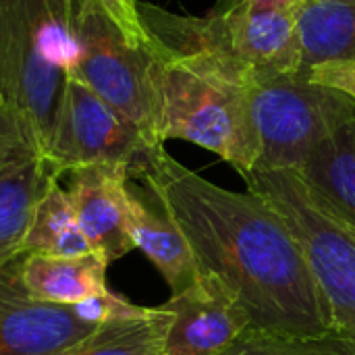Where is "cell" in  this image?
<instances>
[{
  "mask_svg": "<svg viewBox=\"0 0 355 355\" xmlns=\"http://www.w3.org/2000/svg\"><path fill=\"white\" fill-rule=\"evenodd\" d=\"M92 245L85 239L75 208L60 179L50 185V189L37 202L25 241L21 250L23 256H52V258H75L89 256Z\"/></svg>",
  "mask_w": 355,
  "mask_h": 355,
  "instance_id": "17",
  "label": "cell"
},
{
  "mask_svg": "<svg viewBox=\"0 0 355 355\" xmlns=\"http://www.w3.org/2000/svg\"><path fill=\"white\" fill-rule=\"evenodd\" d=\"M243 181L293 231L329 304L335 331L355 343V229L322 208L295 171L254 168Z\"/></svg>",
  "mask_w": 355,
  "mask_h": 355,
  "instance_id": "5",
  "label": "cell"
},
{
  "mask_svg": "<svg viewBox=\"0 0 355 355\" xmlns=\"http://www.w3.org/2000/svg\"><path fill=\"white\" fill-rule=\"evenodd\" d=\"M220 19L229 48L256 79L302 71L300 0H237Z\"/></svg>",
  "mask_w": 355,
  "mask_h": 355,
  "instance_id": "10",
  "label": "cell"
},
{
  "mask_svg": "<svg viewBox=\"0 0 355 355\" xmlns=\"http://www.w3.org/2000/svg\"><path fill=\"white\" fill-rule=\"evenodd\" d=\"M33 156L40 154L27 125L0 96V171Z\"/></svg>",
  "mask_w": 355,
  "mask_h": 355,
  "instance_id": "20",
  "label": "cell"
},
{
  "mask_svg": "<svg viewBox=\"0 0 355 355\" xmlns=\"http://www.w3.org/2000/svg\"><path fill=\"white\" fill-rule=\"evenodd\" d=\"M73 37L69 75L137 125L148 139L162 144L154 83L156 58L150 42H133L102 0H81Z\"/></svg>",
  "mask_w": 355,
  "mask_h": 355,
  "instance_id": "4",
  "label": "cell"
},
{
  "mask_svg": "<svg viewBox=\"0 0 355 355\" xmlns=\"http://www.w3.org/2000/svg\"><path fill=\"white\" fill-rule=\"evenodd\" d=\"M81 0H0V96L27 125L37 154L50 144L75 50Z\"/></svg>",
  "mask_w": 355,
  "mask_h": 355,
  "instance_id": "3",
  "label": "cell"
},
{
  "mask_svg": "<svg viewBox=\"0 0 355 355\" xmlns=\"http://www.w3.org/2000/svg\"><path fill=\"white\" fill-rule=\"evenodd\" d=\"M252 114L260 144L256 168L297 171L310 152L355 116V104L306 71L256 79Z\"/></svg>",
  "mask_w": 355,
  "mask_h": 355,
  "instance_id": "6",
  "label": "cell"
},
{
  "mask_svg": "<svg viewBox=\"0 0 355 355\" xmlns=\"http://www.w3.org/2000/svg\"><path fill=\"white\" fill-rule=\"evenodd\" d=\"M302 71L355 58V0H300Z\"/></svg>",
  "mask_w": 355,
  "mask_h": 355,
  "instance_id": "16",
  "label": "cell"
},
{
  "mask_svg": "<svg viewBox=\"0 0 355 355\" xmlns=\"http://www.w3.org/2000/svg\"><path fill=\"white\" fill-rule=\"evenodd\" d=\"M158 137L196 144L241 177L260 156L252 114L256 73L225 44L208 17H177L154 50Z\"/></svg>",
  "mask_w": 355,
  "mask_h": 355,
  "instance_id": "2",
  "label": "cell"
},
{
  "mask_svg": "<svg viewBox=\"0 0 355 355\" xmlns=\"http://www.w3.org/2000/svg\"><path fill=\"white\" fill-rule=\"evenodd\" d=\"M129 233L133 245L139 248L164 277L173 295L185 291L198 281L200 270L181 229L160 206L156 210L150 208L133 187L129 198Z\"/></svg>",
  "mask_w": 355,
  "mask_h": 355,
  "instance_id": "14",
  "label": "cell"
},
{
  "mask_svg": "<svg viewBox=\"0 0 355 355\" xmlns=\"http://www.w3.org/2000/svg\"><path fill=\"white\" fill-rule=\"evenodd\" d=\"M295 173L322 208L355 229V116L327 135Z\"/></svg>",
  "mask_w": 355,
  "mask_h": 355,
  "instance_id": "12",
  "label": "cell"
},
{
  "mask_svg": "<svg viewBox=\"0 0 355 355\" xmlns=\"http://www.w3.org/2000/svg\"><path fill=\"white\" fill-rule=\"evenodd\" d=\"M308 75L322 85L339 89L355 104V58L318 64V67L310 69Z\"/></svg>",
  "mask_w": 355,
  "mask_h": 355,
  "instance_id": "22",
  "label": "cell"
},
{
  "mask_svg": "<svg viewBox=\"0 0 355 355\" xmlns=\"http://www.w3.org/2000/svg\"><path fill=\"white\" fill-rule=\"evenodd\" d=\"M98 329L85 324L73 306L31 297L21 279V258L0 272V355H62Z\"/></svg>",
  "mask_w": 355,
  "mask_h": 355,
  "instance_id": "8",
  "label": "cell"
},
{
  "mask_svg": "<svg viewBox=\"0 0 355 355\" xmlns=\"http://www.w3.org/2000/svg\"><path fill=\"white\" fill-rule=\"evenodd\" d=\"M156 146L164 144L148 139L137 125L69 75L44 158L60 175L92 164H116L127 166L131 177Z\"/></svg>",
  "mask_w": 355,
  "mask_h": 355,
  "instance_id": "7",
  "label": "cell"
},
{
  "mask_svg": "<svg viewBox=\"0 0 355 355\" xmlns=\"http://www.w3.org/2000/svg\"><path fill=\"white\" fill-rule=\"evenodd\" d=\"M75 314L85 322V324H92V327H104L108 322H114V320H125V318H133V316H139L146 308L141 306H135L131 302H127L125 297L116 295V293H110L108 289L100 295H92L79 304L73 306Z\"/></svg>",
  "mask_w": 355,
  "mask_h": 355,
  "instance_id": "21",
  "label": "cell"
},
{
  "mask_svg": "<svg viewBox=\"0 0 355 355\" xmlns=\"http://www.w3.org/2000/svg\"><path fill=\"white\" fill-rule=\"evenodd\" d=\"M58 179L60 171L44 156L0 171V272L21 258L33 210Z\"/></svg>",
  "mask_w": 355,
  "mask_h": 355,
  "instance_id": "13",
  "label": "cell"
},
{
  "mask_svg": "<svg viewBox=\"0 0 355 355\" xmlns=\"http://www.w3.org/2000/svg\"><path fill=\"white\" fill-rule=\"evenodd\" d=\"M235 2H237V0H216L210 12H214V15H223V12H227Z\"/></svg>",
  "mask_w": 355,
  "mask_h": 355,
  "instance_id": "24",
  "label": "cell"
},
{
  "mask_svg": "<svg viewBox=\"0 0 355 355\" xmlns=\"http://www.w3.org/2000/svg\"><path fill=\"white\" fill-rule=\"evenodd\" d=\"M223 355H355V343L337 331L320 337H291L250 329Z\"/></svg>",
  "mask_w": 355,
  "mask_h": 355,
  "instance_id": "19",
  "label": "cell"
},
{
  "mask_svg": "<svg viewBox=\"0 0 355 355\" xmlns=\"http://www.w3.org/2000/svg\"><path fill=\"white\" fill-rule=\"evenodd\" d=\"M164 308L171 312L164 355H223L252 329L239 300L214 275H200Z\"/></svg>",
  "mask_w": 355,
  "mask_h": 355,
  "instance_id": "9",
  "label": "cell"
},
{
  "mask_svg": "<svg viewBox=\"0 0 355 355\" xmlns=\"http://www.w3.org/2000/svg\"><path fill=\"white\" fill-rule=\"evenodd\" d=\"M67 193L92 252L112 264L135 250L129 233V168L92 164L64 173Z\"/></svg>",
  "mask_w": 355,
  "mask_h": 355,
  "instance_id": "11",
  "label": "cell"
},
{
  "mask_svg": "<svg viewBox=\"0 0 355 355\" xmlns=\"http://www.w3.org/2000/svg\"><path fill=\"white\" fill-rule=\"evenodd\" d=\"M171 312L146 308L139 316L100 327L92 337L62 355H164Z\"/></svg>",
  "mask_w": 355,
  "mask_h": 355,
  "instance_id": "18",
  "label": "cell"
},
{
  "mask_svg": "<svg viewBox=\"0 0 355 355\" xmlns=\"http://www.w3.org/2000/svg\"><path fill=\"white\" fill-rule=\"evenodd\" d=\"M137 2L139 0H102L110 17L121 25V29L137 44H146L148 35L144 31V25L139 21L137 12Z\"/></svg>",
  "mask_w": 355,
  "mask_h": 355,
  "instance_id": "23",
  "label": "cell"
},
{
  "mask_svg": "<svg viewBox=\"0 0 355 355\" xmlns=\"http://www.w3.org/2000/svg\"><path fill=\"white\" fill-rule=\"evenodd\" d=\"M106 268L96 254L75 258L23 256L21 279L31 297L40 302L75 306L106 291Z\"/></svg>",
  "mask_w": 355,
  "mask_h": 355,
  "instance_id": "15",
  "label": "cell"
},
{
  "mask_svg": "<svg viewBox=\"0 0 355 355\" xmlns=\"http://www.w3.org/2000/svg\"><path fill=\"white\" fill-rule=\"evenodd\" d=\"M181 229L200 275L239 300L252 329L291 337L335 333L333 314L283 216L258 193L223 189L156 146L133 168Z\"/></svg>",
  "mask_w": 355,
  "mask_h": 355,
  "instance_id": "1",
  "label": "cell"
}]
</instances>
